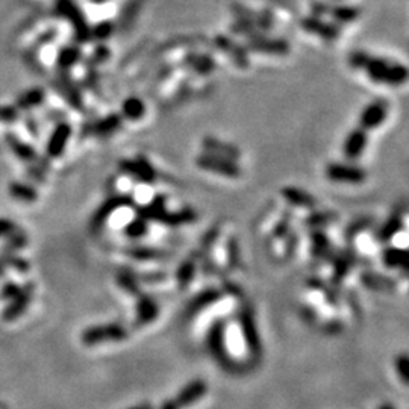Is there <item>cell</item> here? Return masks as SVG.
Instances as JSON below:
<instances>
[{
  "instance_id": "6da1fadb",
  "label": "cell",
  "mask_w": 409,
  "mask_h": 409,
  "mask_svg": "<svg viewBox=\"0 0 409 409\" xmlns=\"http://www.w3.org/2000/svg\"><path fill=\"white\" fill-rule=\"evenodd\" d=\"M138 216L149 220L159 221L168 226H179L185 223H191L195 220V214L193 209H182L177 212H172L166 209V198L164 195H157L149 205L143 208H138Z\"/></svg>"
},
{
  "instance_id": "7a4b0ae2",
  "label": "cell",
  "mask_w": 409,
  "mask_h": 409,
  "mask_svg": "<svg viewBox=\"0 0 409 409\" xmlns=\"http://www.w3.org/2000/svg\"><path fill=\"white\" fill-rule=\"evenodd\" d=\"M129 337L127 329L120 323H106V325L90 326L81 334L82 344L93 347L104 343H120Z\"/></svg>"
},
{
  "instance_id": "3957f363",
  "label": "cell",
  "mask_w": 409,
  "mask_h": 409,
  "mask_svg": "<svg viewBox=\"0 0 409 409\" xmlns=\"http://www.w3.org/2000/svg\"><path fill=\"white\" fill-rule=\"evenodd\" d=\"M56 11L58 14L64 17L68 22L72 23L73 32H74V38L78 42H85L91 41V28L85 19L83 13L81 11V8L76 5L73 0H58L56 2Z\"/></svg>"
},
{
  "instance_id": "277c9868",
  "label": "cell",
  "mask_w": 409,
  "mask_h": 409,
  "mask_svg": "<svg viewBox=\"0 0 409 409\" xmlns=\"http://www.w3.org/2000/svg\"><path fill=\"white\" fill-rule=\"evenodd\" d=\"M208 347L214 360L226 370H234L235 364L227 351V339H226V326L225 323L218 320L216 321L208 332Z\"/></svg>"
},
{
  "instance_id": "5b68a950",
  "label": "cell",
  "mask_w": 409,
  "mask_h": 409,
  "mask_svg": "<svg viewBox=\"0 0 409 409\" xmlns=\"http://www.w3.org/2000/svg\"><path fill=\"white\" fill-rule=\"evenodd\" d=\"M244 47L249 50V54H261L271 56H284L289 54V42L284 38H273L267 33H259L250 38H246Z\"/></svg>"
},
{
  "instance_id": "8992f818",
  "label": "cell",
  "mask_w": 409,
  "mask_h": 409,
  "mask_svg": "<svg viewBox=\"0 0 409 409\" xmlns=\"http://www.w3.org/2000/svg\"><path fill=\"white\" fill-rule=\"evenodd\" d=\"M129 205H134V200H132L131 195H126V194L111 195V198H108L104 203L100 205L95 214H93V217L90 220V231L93 234L100 232L102 229H104V226L106 225L109 217L113 216L115 211H118L120 208H125V207H129Z\"/></svg>"
},
{
  "instance_id": "52a82bcc",
  "label": "cell",
  "mask_w": 409,
  "mask_h": 409,
  "mask_svg": "<svg viewBox=\"0 0 409 409\" xmlns=\"http://www.w3.org/2000/svg\"><path fill=\"white\" fill-rule=\"evenodd\" d=\"M195 164L199 168L205 170V172L214 173L218 176L225 177H240L241 176V167L236 164V161L221 158L217 155H211V153L203 152L195 158Z\"/></svg>"
},
{
  "instance_id": "ba28073f",
  "label": "cell",
  "mask_w": 409,
  "mask_h": 409,
  "mask_svg": "<svg viewBox=\"0 0 409 409\" xmlns=\"http://www.w3.org/2000/svg\"><path fill=\"white\" fill-rule=\"evenodd\" d=\"M118 167H120L122 173L141 184H155L158 177L155 167H153L150 164V161L143 155H138L135 159H122L120 163H118Z\"/></svg>"
},
{
  "instance_id": "9c48e42d",
  "label": "cell",
  "mask_w": 409,
  "mask_h": 409,
  "mask_svg": "<svg viewBox=\"0 0 409 409\" xmlns=\"http://www.w3.org/2000/svg\"><path fill=\"white\" fill-rule=\"evenodd\" d=\"M238 320H240L241 334L250 355L255 358H259L262 353V346H261L259 332L257 328V321H255L253 310L250 308V306H243V310L240 311V314H238Z\"/></svg>"
},
{
  "instance_id": "30bf717a",
  "label": "cell",
  "mask_w": 409,
  "mask_h": 409,
  "mask_svg": "<svg viewBox=\"0 0 409 409\" xmlns=\"http://www.w3.org/2000/svg\"><path fill=\"white\" fill-rule=\"evenodd\" d=\"M300 28L305 32L317 35L319 38L325 41H337L341 35V31H343L335 22H328L325 19H321V17L312 14L303 17L300 20Z\"/></svg>"
},
{
  "instance_id": "8fae6325",
  "label": "cell",
  "mask_w": 409,
  "mask_h": 409,
  "mask_svg": "<svg viewBox=\"0 0 409 409\" xmlns=\"http://www.w3.org/2000/svg\"><path fill=\"white\" fill-rule=\"evenodd\" d=\"M326 176L338 184H362L367 177L365 170L352 163H330L326 167Z\"/></svg>"
},
{
  "instance_id": "7c38bea8",
  "label": "cell",
  "mask_w": 409,
  "mask_h": 409,
  "mask_svg": "<svg viewBox=\"0 0 409 409\" xmlns=\"http://www.w3.org/2000/svg\"><path fill=\"white\" fill-rule=\"evenodd\" d=\"M214 46L223 52L226 56L231 58V61L238 68H247L250 64L249 50L244 47L241 42L235 41L227 35H217L214 38Z\"/></svg>"
},
{
  "instance_id": "4fadbf2b",
  "label": "cell",
  "mask_w": 409,
  "mask_h": 409,
  "mask_svg": "<svg viewBox=\"0 0 409 409\" xmlns=\"http://www.w3.org/2000/svg\"><path fill=\"white\" fill-rule=\"evenodd\" d=\"M231 11L234 14L235 19H243V20H250L253 23H257L258 26L262 29V32L268 33L273 28H275V14H273L270 10H252V8L246 6L243 3H232Z\"/></svg>"
},
{
  "instance_id": "5bb4252c",
  "label": "cell",
  "mask_w": 409,
  "mask_h": 409,
  "mask_svg": "<svg viewBox=\"0 0 409 409\" xmlns=\"http://www.w3.org/2000/svg\"><path fill=\"white\" fill-rule=\"evenodd\" d=\"M181 65L185 70L193 72L198 76H208L217 68L216 58L208 52H198V50H189L182 59Z\"/></svg>"
},
{
  "instance_id": "9a60e30c",
  "label": "cell",
  "mask_w": 409,
  "mask_h": 409,
  "mask_svg": "<svg viewBox=\"0 0 409 409\" xmlns=\"http://www.w3.org/2000/svg\"><path fill=\"white\" fill-rule=\"evenodd\" d=\"M388 109L390 105L385 99H376L370 102L360 114V127H362V129L367 132L371 129H376V127H379L387 120Z\"/></svg>"
},
{
  "instance_id": "2e32d148",
  "label": "cell",
  "mask_w": 409,
  "mask_h": 409,
  "mask_svg": "<svg viewBox=\"0 0 409 409\" xmlns=\"http://www.w3.org/2000/svg\"><path fill=\"white\" fill-rule=\"evenodd\" d=\"M125 118L118 113H111L105 117L99 118L96 122H91L83 127V135L99 136V138H108L122 129Z\"/></svg>"
},
{
  "instance_id": "e0dca14e",
  "label": "cell",
  "mask_w": 409,
  "mask_h": 409,
  "mask_svg": "<svg viewBox=\"0 0 409 409\" xmlns=\"http://www.w3.org/2000/svg\"><path fill=\"white\" fill-rule=\"evenodd\" d=\"M33 294H35V284L29 282L24 287H22L20 293L17 294L11 300V303L3 310L2 319L5 321H15L17 319H20L24 314V311L29 308Z\"/></svg>"
},
{
  "instance_id": "ac0fdd59",
  "label": "cell",
  "mask_w": 409,
  "mask_h": 409,
  "mask_svg": "<svg viewBox=\"0 0 409 409\" xmlns=\"http://www.w3.org/2000/svg\"><path fill=\"white\" fill-rule=\"evenodd\" d=\"M208 393L207 382L202 379H194L186 383V385L179 391V393L173 397V402L179 409H185L195 405L200 399H203Z\"/></svg>"
},
{
  "instance_id": "d6986e66",
  "label": "cell",
  "mask_w": 409,
  "mask_h": 409,
  "mask_svg": "<svg viewBox=\"0 0 409 409\" xmlns=\"http://www.w3.org/2000/svg\"><path fill=\"white\" fill-rule=\"evenodd\" d=\"M225 296V293L221 289L217 288H208L203 289L199 294H195L193 299L189 302L185 308V317L186 319H193L195 315L200 314L202 311L211 308L212 305H216L218 300H221V297Z\"/></svg>"
},
{
  "instance_id": "ffe728a7",
  "label": "cell",
  "mask_w": 409,
  "mask_h": 409,
  "mask_svg": "<svg viewBox=\"0 0 409 409\" xmlns=\"http://www.w3.org/2000/svg\"><path fill=\"white\" fill-rule=\"evenodd\" d=\"M369 144V132L362 129V127H355L347 134L344 144H343V153L348 161L360 159Z\"/></svg>"
},
{
  "instance_id": "44dd1931",
  "label": "cell",
  "mask_w": 409,
  "mask_h": 409,
  "mask_svg": "<svg viewBox=\"0 0 409 409\" xmlns=\"http://www.w3.org/2000/svg\"><path fill=\"white\" fill-rule=\"evenodd\" d=\"M72 132H73L72 126L65 122L59 123L55 127L52 135H50V138L47 141L46 152H47L49 158H59L63 155L65 147H67L68 140L72 138Z\"/></svg>"
},
{
  "instance_id": "7402d4cb",
  "label": "cell",
  "mask_w": 409,
  "mask_h": 409,
  "mask_svg": "<svg viewBox=\"0 0 409 409\" xmlns=\"http://www.w3.org/2000/svg\"><path fill=\"white\" fill-rule=\"evenodd\" d=\"M202 149L203 152L211 153V155H217L221 158H227V159H232L236 161L238 158L241 157V150L238 149L236 146L231 143H226L220 138H216V136H205L202 140Z\"/></svg>"
},
{
  "instance_id": "603a6c76",
  "label": "cell",
  "mask_w": 409,
  "mask_h": 409,
  "mask_svg": "<svg viewBox=\"0 0 409 409\" xmlns=\"http://www.w3.org/2000/svg\"><path fill=\"white\" fill-rule=\"evenodd\" d=\"M136 299V325L146 326L149 323L155 321L159 314L158 303L150 296L143 291L135 297Z\"/></svg>"
},
{
  "instance_id": "cb8c5ba5",
  "label": "cell",
  "mask_w": 409,
  "mask_h": 409,
  "mask_svg": "<svg viewBox=\"0 0 409 409\" xmlns=\"http://www.w3.org/2000/svg\"><path fill=\"white\" fill-rule=\"evenodd\" d=\"M332 22H335L337 24H348L353 23L355 20L360 19L361 10L355 5H346V3H332L329 2L328 6V14Z\"/></svg>"
},
{
  "instance_id": "d4e9b609",
  "label": "cell",
  "mask_w": 409,
  "mask_h": 409,
  "mask_svg": "<svg viewBox=\"0 0 409 409\" xmlns=\"http://www.w3.org/2000/svg\"><path fill=\"white\" fill-rule=\"evenodd\" d=\"M282 195L288 203L294 205L297 208L314 209L317 207V200H315L314 195L302 189H297V186H285L282 190Z\"/></svg>"
},
{
  "instance_id": "484cf974",
  "label": "cell",
  "mask_w": 409,
  "mask_h": 409,
  "mask_svg": "<svg viewBox=\"0 0 409 409\" xmlns=\"http://www.w3.org/2000/svg\"><path fill=\"white\" fill-rule=\"evenodd\" d=\"M56 90H59V93L64 96L68 105H72L78 111H83V99L81 96V91L73 83L72 79H68L67 76H63V78L58 79L56 82Z\"/></svg>"
},
{
  "instance_id": "4316f807",
  "label": "cell",
  "mask_w": 409,
  "mask_h": 409,
  "mask_svg": "<svg viewBox=\"0 0 409 409\" xmlns=\"http://www.w3.org/2000/svg\"><path fill=\"white\" fill-rule=\"evenodd\" d=\"M361 282L364 287H367L374 291L388 293L396 288V282L388 276H383L376 271H364L361 275Z\"/></svg>"
},
{
  "instance_id": "83f0119b",
  "label": "cell",
  "mask_w": 409,
  "mask_h": 409,
  "mask_svg": "<svg viewBox=\"0 0 409 409\" xmlns=\"http://www.w3.org/2000/svg\"><path fill=\"white\" fill-rule=\"evenodd\" d=\"M199 257H200V255L198 252L190 255L189 258H186L185 261H182L181 266H179V268L176 270V282L182 289H185L186 287H189L193 282L195 270H198Z\"/></svg>"
},
{
  "instance_id": "f1b7e54d",
  "label": "cell",
  "mask_w": 409,
  "mask_h": 409,
  "mask_svg": "<svg viewBox=\"0 0 409 409\" xmlns=\"http://www.w3.org/2000/svg\"><path fill=\"white\" fill-rule=\"evenodd\" d=\"M146 115V104L138 96H129L122 104V117L129 122H138Z\"/></svg>"
},
{
  "instance_id": "f546056e",
  "label": "cell",
  "mask_w": 409,
  "mask_h": 409,
  "mask_svg": "<svg viewBox=\"0 0 409 409\" xmlns=\"http://www.w3.org/2000/svg\"><path fill=\"white\" fill-rule=\"evenodd\" d=\"M390 59L387 58H382V56H370L369 63L365 64L364 70L365 73H367L369 79L376 82V83H383V81H385V74H387V70L390 67Z\"/></svg>"
},
{
  "instance_id": "4dcf8cb0",
  "label": "cell",
  "mask_w": 409,
  "mask_h": 409,
  "mask_svg": "<svg viewBox=\"0 0 409 409\" xmlns=\"http://www.w3.org/2000/svg\"><path fill=\"white\" fill-rule=\"evenodd\" d=\"M6 143H8V146H10V149L13 150L14 155L19 159L26 161V163H35V161H38L37 152L33 150L29 144L23 143L20 138H17L15 135H13V134L6 135Z\"/></svg>"
},
{
  "instance_id": "1f68e13d",
  "label": "cell",
  "mask_w": 409,
  "mask_h": 409,
  "mask_svg": "<svg viewBox=\"0 0 409 409\" xmlns=\"http://www.w3.org/2000/svg\"><path fill=\"white\" fill-rule=\"evenodd\" d=\"M81 58H82V52L78 46H64L58 54L56 65L59 70L65 73L67 70H70L72 67L78 64L81 61Z\"/></svg>"
},
{
  "instance_id": "d6a6232c",
  "label": "cell",
  "mask_w": 409,
  "mask_h": 409,
  "mask_svg": "<svg viewBox=\"0 0 409 409\" xmlns=\"http://www.w3.org/2000/svg\"><path fill=\"white\" fill-rule=\"evenodd\" d=\"M382 262L383 266L388 268H408V259H406V250L400 249V247L390 246L382 252Z\"/></svg>"
},
{
  "instance_id": "836d02e7",
  "label": "cell",
  "mask_w": 409,
  "mask_h": 409,
  "mask_svg": "<svg viewBox=\"0 0 409 409\" xmlns=\"http://www.w3.org/2000/svg\"><path fill=\"white\" fill-rule=\"evenodd\" d=\"M127 255L136 261H164L170 258V255L164 250L153 249V247H143V246L131 247V249L127 250Z\"/></svg>"
},
{
  "instance_id": "e575fe53",
  "label": "cell",
  "mask_w": 409,
  "mask_h": 409,
  "mask_svg": "<svg viewBox=\"0 0 409 409\" xmlns=\"http://www.w3.org/2000/svg\"><path fill=\"white\" fill-rule=\"evenodd\" d=\"M355 253L352 250H346L343 253L337 255L334 258V282H341L346 278V275L353 267Z\"/></svg>"
},
{
  "instance_id": "d590c367",
  "label": "cell",
  "mask_w": 409,
  "mask_h": 409,
  "mask_svg": "<svg viewBox=\"0 0 409 409\" xmlns=\"http://www.w3.org/2000/svg\"><path fill=\"white\" fill-rule=\"evenodd\" d=\"M8 191L13 199L24 202V203H32L38 199V193L33 186L23 184V182H13L8 186Z\"/></svg>"
},
{
  "instance_id": "8d00e7d4",
  "label": "cell",
  "mask_w": 409,
  "mask_h": 409,
  "mask_svg": "<svg viewBox=\"0 0 409 409\" xmlns=\"http://www.w3.org/2000/svg\"><path fill=\"white\" fill-rule=\"evenodd\" d=\"M402 227H403L402 216H400V212H396V214L391 216L378 231V240L379 241H390L396 234L402 231Z\"/></svg>"
},
{
  "instance_id": "74e56055",
  "label": "cell",
  "mask_w": 409,
  "mask_h": 409,
  "mask_svg": "<svg viewBox=\"0 0 409 409\" xmlns=\"http://www.w3.org/2000/svg\"><path fill=\"white\" fill-rule=\"evenodd\" d=\"M229 32L234 33V35H241L246 38L259 35V33H266L262 32V29L257 23H253L250 20H243V19H235L231 24H229Z\"/></svg>"
},
{
  "instance_id": "f35d334b",
  "label": "cell",
  "mask_w": 409,
  "mask_h": 409,
  "mask_svg": "<svg viewBox=\"0 0 409 409\" xmlns=\"http://www.w3.org/2000/svg\"><path fill=\"white\" fill-rule=\"evenodd\" d=\"M117 284L123 289V291H126L127 294H131L134 297H136L141 293L138 278H136V275H134V273L129 270H122L117 273Z\"/></svg>"
},
{
  "instance_id": "ab89813d",
  "label": "cell",
  "mask_w": 409,
  "mask_h": 409,
  "mask_svg": "<svg viewBox=\"0 0 409 409\" xmlns=\"http://www.w3.org/2000/svg\"><path fill=\"white\" fill-rule=\"evenodd\" d=\"M406 79H408V68H406V65L391 61L383 83L390 85V87H400V85H403L406 82Z\"/></svg>"
},
{
  "instance_id": "60d3db41",
  "label": "cell",
  "mask_w": 409,
  "mask_h": 409,
  "mask_svg": "<svg viewBox=\"0 0 409 409\" xmlns=\"http://www.w3.org/2000/svg\"><path fill=\"white\" fill-rule=\"evenodd\" d=\"M42 102H45V91L41 88H32L20 96V99L17 100V106L22 109H31L41 105Z\"/></svg>"
},
{
  "instance_id": "b9f144b4",
  "label": "cell",
  "mask_w": 409,
  "mask_h": 409,
  "mask_svg": "<svg viewBox=\"0 0 409 409\" xmlns=\"http://www.w3.org/2000/svg\"><path fill=\"white\" fill-rule=\"evenodd\" d=\"M147 220L143 217H136L131 220L125 227V235L132 240H140L144 235H147Z\"/></svg>"
},
{
  "instance_id": "7bdbcfd3",
  "label": "cell",
  "mask_w": 409,
  "mask_h": 409,
  "mask_svg": "<svg viewBox=\"0 0 409 409\" xmlns=\"http://www.w3.org/2000/svg\"><path fill=\"white\" fill-rule=\"evenodd\" d=\"M26 246H28V236L22 231V229H19V231H15L10 236H6V243L3 244L2 250H6L10 253H17L19 250L24 249Z\"/></svg>"
},
{
  "instance_id": "ee69618b",
  "label": "cell",
  "mask_w": 409,
  "mask_h": 409,
  "mask_svg": "<svg viewBox=\"0 0 409 409\" xmlns=\"http://www.w3.org/2000/svg\"><path fill=\"white\" fill-rule=\"evenodd\" d=\"M115 31L114 23L111 20H102L97 24H95V28H91V40H96L99 42H105L108 41Z\"/></svg>"
},
{
  "instance_id": "f6af8a7d",
  "label": "cell",
  "mask_w": 409,
  "mask_h": 409,
  "mask_svg": "<svg viewBox=\"0 0 409 409\" xmlns=\"http://www.w3.org/2000/svg\"><path fill=\"white\" fill-rule=\"evenodd\" d=\"M311 241H312L314 257H326L330 249V243L328 240V236L321 231H314L311 235Z\"/></svg>"
},
{
  "instance_id": "bcb514c9",
  "label": "cell",
  "mask_w": 409,
  "mask_h": 409,
  "mask_svg": "<svg viewBox=\"0 0 409 409\" xmlns=\"http://www.w3.org/2000/svg\"><path fill=\"white\" fill-rule=\"evenodd\" d=\"M338 218V216L335 212H330V211H320V212H314L306 220V225L310 227H323V226H328L330 223H334V221Z\"/></svg>"
},
{
  "instance_id": "7dc6e473",
  "label": "cell",
  "mask_w": 409,
  "mask_h": 409,
  "mask_svg": "<svg viewBox=\"0 0 409 409\" xmlns=\"http://www.w3.org/2000/svg\"><path fill=\"white\" fill-rule=\"evenodd\" d=\"M140 6H141V0H127V3L125 5L122 17H120L123 26H129V23L135 20V17L138 15Z\"/></svg>"
},
{
  "instance_id": "c3c4849f",
  "label": "cell",
  "mask_w": 409,
  "mask_h": 409,
  "mask_svg": "<svg viewBox=\"0 0 409 409\" xmlns=\"http://www.w3.org/2000/svg\"><path fill=\"white\" fill-rule=\"evenodd\" d=\"M370 56L371 55L369 52H365V50H361V49L352 50V52L348 54V56H347V64L351 65L353 70H361V68H364L365 64L369 63Z\"/></svg>"
},
{
  "instance_id": "681fc988",
  "label": "cell",
  "mask_w": 409,
  "mask_h": 409,
  "mask_svg": "<svg viewBox=\"0 0 409 409\" xmlns=\"http://www.w3.org/2000/svg\"><path fill=\"white\" fill-rule=\"evenodd\" d=\"M111 58V50L106 45H100L95 49V52L91 54V56L88 58V65L91 67H96L99 64H104L105 61H108V59Z\"/></svg>"
},
{
  "instance_id": "f907efd6",
  "label": "cell",
  "mask_w": 409,
  "mask_h": 409,
  "mask_svg": "<svg viewBox=\"0 0 409 409\" xmlns=\"http://www.w3.org/2000/svg\"><path fill=\"white\" fill-rule=\"evenodd\" d=\"M408 356L406 355H399L394 360V367L397 371V376L402 379V382L408 383Z\"/></svg>"
},
{
  "instance_id": "816d5d0a",
  "label": "cell",
  "mask_w": 409,
  "mask_h": 409,
  "mask_svg": "<svg viewBox=\"0 0 409 409\" xmlns=\"http://www.w3.org/2000/svg\"><path fill=\"white\" fill-rule=\"evenodd\" d=\"M22 287L17 285L15 282H6L2 288H0V299L2 300H13L14 297L20 293Z\"/></svg>"
},
{
  "instance_id": "f5cc1de1",
  "label": "cell",
  "mask_w": 409,
  "mask_h": 409,
  "mask_svg": "<svg viewBox=\"0 0 409 409\" xmlns=\"http://www.w3.org/2000/svg\"><path fill=\"white\" fill-rule=\"evenodd\" d=\"M15 231H19V226H17L13 220L0 217V238L10 236Z\"/></svg>"
},
{
  "instance_id": "db71d44e",
  "label": "cell",
  "mask_w": 409,
  "mask_h": 409,
  "mask_svg": "<svg viewBox=\"0 0 409 409\" xmlns=\"http://www.w3.org/2000/svg\"><path fill=\"white\" fill-rule=\"evenodd\" d=\"M136 278H138V280H143V282H146V284H159V282H164L167 276L164 275V273L155 271V273H144V275L136 276Z\"/></svg>"
},
{
  "instance_id": "11a10c76",
  "label": "cell",
  "mask_w": 409,
  "mask_h": 409,
  "mask_svg": "<svg viewBox=\"0 0 409 409\" xmlns=\"http://www.w3.org/2000/svg\"><path fill=\"white\" fill-rule=\"evenodd\" d=\"M371 221L369 218H361V220H356L355 223H352L351 226L347 227V236H355L358 232H362L365 227H367Z\"/></svg>"
},
{
  "instance_id": "9f6ffc18",
  "label": "cell",
  "mask_w": 409,
  "mask_h": 409,
  "mask_svg": "<svg viewBox=\"0 0 409 409\" xmlns=\"http://www.w3.org/2000/svg\"><path fill=\"white\" fill-rule=\"evenodd\" d=\"M10 267L15 268L19 273H28L29 271V262L24 258H20V257H17V255H14V257L11 258Z\"/></svg>"
},
{
  "instance_id": "6f0895ef",
  "label": "cell",
  "mask_w": 409,
  "mask_h": 409,
  "mask_svg": "<svg viewBox=\"0 0 409 409\" xmlns=\"http://www.w3.org/2000/svg\"><path fill=\"white\" fill-rule=\"evenodd\" d=\"M15 253H10L6 250H0V278H2L5 275L6 268L10 267V262H11V258L14 257Z\"/></svg>"
},
{
  "instance_id": "680465c9",
  "label": "cell",
  "mask_w": 409,
  "mask_h": 409,
  "mask_svg": "<svg viewBox=\"0 0 409 409\" xmlns=\"http://www.w3.org/2000/svg\"><path fill=\"white\" fill-rule=\"evenodd\" d=\"M17 118V109L10 108V106H3L0 108V120L2 122H14Z\"/></svg>"
},
{
  "instance_id": "91938a15",
  "label": "cell",
  "mask_w": 409,
  "mask_h": 409,
  "mask_svg": "<svg viewBox=\"0 0 409 409\" xmlns=\"http://www.w3.org/2000/svg\"><path fill=\"white\" fill-rule=\"evenodd\" d=\"M127 409H155V408H153V405H150V403H140V405H135V406L127 408Z\"/></svg>"
},
{
  "instance_id": "94428289",
  "label": "cell",
  "mask_w": 409,
  "mask_h": 409,
  "mask_svg": "<svg viewBox=\"0 0 409 409\" xmlns=\"http://www.w3.org/2000/svg\"><path fill=\"white\" fill-rule=\"evenodd\" d=\"M378 409H396L391 403H382Z\"/></svg>"
},
{
  "instance_id": "6125c7cd",
  "label": "cell",
  "mask_w": 409,
  "mask_h": 409,
  "mask_svg": "<svg viewBox=\"0 0 409 409\" xmlns=\"http://www.w3.org/2000/svg\"><path fill=\"white\" fill-rule=\"evenodd\" d=\"M90 2L95 3V5H104L108 2V0H90Z\"/></svg>"
}]
</instances>
